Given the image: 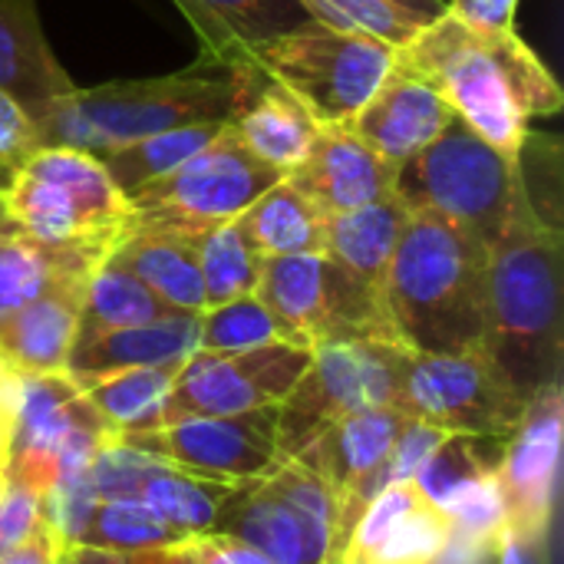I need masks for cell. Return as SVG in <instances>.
<instances>
[{
	"label": "cell",
	"instance_id": "f546056e",
	"mask_svg": "<svg viewBox=\"0 0 564 564\" xmlns=\"http://www.w3.org/2000/svg\"><path fill=\"white\" fill-rule=\"evenodd\" d=\"M169 314H175V307H169L159 294H152L132 271L106 258L86 281V297H83L76 334L139 327Z\"/></svg>",
	"mask_w": 564,
	"mask_h": 564
},
{
	"label": "cell",
	"instance_id": "4dcf8cb0",
	"mask_svg": "<svg viewBox=\"0 0 564 564\" xmlns=\"http://www.w3.org/2000/svg\"><path fill=\"white\" fill-rule=\"evenodd\" d=\"M221 129H225V122H198V126L165 129V132H155V135H145L132 145L116 149V152L102 155L99 162L109 172V178L116 182V188L129 198L142 185L178 169L202 145H208Z\"/></svg>",
	"mask_w": 564,
	"mask_h": 564
},
{
	"label": "cell",
	"instance_id": "5bb4252c",
	"mask_svg": "<svg viewBox=\"0 0 564 564\" xmlns=\"http://www.w3.org/2000/svg\"><path fill=\"white\" fill-rule=\"evenodd\" d=\"M122 446L192 476L241 482L271 473L278 459V406L235 416L178 420L159 430L119 433Z\"/></svg>",
	"mask_w": 564,
	"mask_h": 564
},
{
	"label": "cell",
	"instance_id": "ffe728a7",
	"mask_svg": "<svg viewBox=\"0 0 564 564\" xmlns=\"http://www.w3.org/2000/svg\"><path fill=\"white\" fill-rule=\"evenodd\" d=\"M205 43V59L254 69V53L301 26L317 23L301 0H175Z\"/></svg>",
	"mask_w": 564,
	"mask_h": 564
},
{
	"label": "cell",
	"instance_id": "7dc6e473",
	"mask_svg": "<svg viewBox=\"0 0 564 564\" xmlns=\"http://www.w3.org/2000/svg\"><path fill=\"white\" fill-rule=\"evenodd\" d=\"M7 175H10V169L0 165V192H3V185H7ZM0 221H3V208H0Z\"/></svg>",
	"mask_w": 564,
	"mask_h": 564
},
{
	"label": "cell",
	"instance_id": "836d02e7",
	"mask_svg": "<svg viewBox=\"0 0 564 564\" xmlns=\"http://www.w3.org/2000/svg\"><path fill=\"white\" fill-rule=\"evenodd\" d=\"M502 456H506V443L502 440L449 433L436 446V453L420 466L413 482L423 489L426 499H433L440 509H446L469 482L496 473Z\"/></svg>",
	"mask_w": 564,
	"mask_h": 564
},
{
	"label": "cell",
	"instance_id": "2e32d148",
	"mask_svg": "<svg viewBox=\"0 0 564 564\" xmlns=\"http://www.w3.org/2000/svg\"><path fill=\"white\" fill-rule=\"evenodd\" d=\"M453 542V519L413 479L383 486L357 519L340 564H436Z\"/></svg>",
	"mask_w": 564,
	"mask_h": 564
},
{
	"label": "cell",
	"instance_id": "7a4b0ae2",
	"mask_svg": "<svg viewBox=\"0 0 564 564\" xmlns=\"http://www.w3.org/2000/svg\"><path fill=\"white\" fill-rule=\"evenodd\" d=\"M261 79L264 73L258 66L228 69L202 59L185 73L159 79L73 89L30 119L33 139L36 145L79 149L102 159L165 129L228 122Z\"/></svg>",
	"mask_w": 564,
	"mask_h": 564
},
{
	"label": "cell",
	"instance_id": "cb8c5ba5",
	"mask_svg": "<svg viewBox=\"0 0 564 564\" xmlns=\"http://www.w3.org/2000/svg\"><path fill=\"white\" fill-rule=\"evenodd\" d=\"M228 126L254 159L281 169L284 175L304 159L321 129L314 112L271 76H264L251 89V96L228 119Z\"/></svg>",
	"mask_w": 564,
	"mask_h": 564
},
{
	"label": "cell",
	"instance_id": "f35d334b",
	"mask_svg": "<svg viewBox=\"0 0 564 564\" xmlns=\"http://www.w3.org/2000/svg\"><path fill=\"white\" fill-rule=\"evenodd\" d=\"M33 149H36V139H33L30 116L7 93H0V162L13 169Z\"/></svg>",
	"mask_w": 564,
	"mask_h": 564
},
{
	"label": "cell",
	"instance_id": "d590c367",
	"mask_svg": "<svg viewBox=\"0 0 564 564\" xmlns=\"http://www.w3.org/2000/svg\"><path fill=\"white\" fill-rule=\"evenodd\" d=\"M301 3L324 26L370 33L377 40H387L390 46H403L420 30L416 20L403 17L383 0H301Z\"/></svg>",
	"mask_w": 564,
	"mask_h": 564
},
{
	"label": "cell",
	"instance_id": "bcb514c9",
	"mask_svg": "<svg viewBox=\"0 0 564 564\" xmlns=\"http://www.w3.org/2000/svg\"><path fill=\"white\" fill-rule=\"evenodd\" d=\"M112 564H149V552H135V555H112Z\"/></svg>",
	"mask_w": 564,
	"mask_h": 564
},
{
	"label": "cell",
	"instance_id": "277c9868",
	"mask_svg": "<svg viewBox=\"0 0 564 564\" xmlns=\"http://www.w3.org/2000/svg\"><path fill=\"white\" fill-rule=\"evenodd\" d=\"M482 354L525 400L562 383V231L532 212L489 248Z\"/></svg>",
	"mask_w": 564,
	"mask_h": 564
},
{
	"label": "cell",
	"instance_id": "8d00e7d4",
	"mask_svg": "<svg viewBox=\"0 0 564 564\" xmlns=\"http://www.w3.org/2000/svg\"><path fill=\"white\" fill-rule=\"evenodd\" d=\"M155 459L122 446L119 440H112L109 446H102L93 463L86 466V479H89V489L96 499H126V496H135L145 473L152 469Z\"/></svg>",
	"mask_w": 564,
	"mask_h": 564
},
{
	"label": "cell",
	"instance_id": "83f0119b",
	"mask_svg": "<svg viewBox=\"0 0 564 564\" xmlns=\"http://www.w3.org/2000/svg\"><path fill=\"white\" fill-rule=\"evenodd\" d=\"M195 248H198V268L205 284V311L258 291L264 254L248 238L241 218L215 221L195 231Z\"/></svg>",
	"mask_w": 564,
	"mask_h": 564
},
{
	"label": "cell",
	"instance_id": "ab89813d",
	"mask_svg": "<svg viewBox=\"0 0 564 564\" xmlns=\"http://www.w3.org/2000/svg\"><path fill=\"white\" fill-rule=\"evenodd\" d=\"M185 549L192 552L195 564H274L258 549L225 535H192Z\"/></svg>",
	"mask_w": 564,
	"mask_h": 564
},
{
	"label": "cell",
	"instance_id": "60d3db41",
	"mask_svg": "<svg viewBox=\"0 0 564 564\" xmlns=\"http://www.w3.org/2000/svg\"><path fill=\"white\" fill-rule=\"evenodd\" d=\"M446 10H449L456 20L469 23V26H482V30H512L519 0H446Z\"/></svg>",
	"mask_w": 564,
	"mask_h": 564
},
{
	"label": "cell",
	"instance_id": "d4e9b609",
	"mask_svg": "<svg viewBox=\"0 0 564 564\" xmlns=\"http://www.w3.org/2000/svg\"><path fill=\"white\" fill-rule=\"evenodd\" d=\"M410 208L390 195L373 205L327 215L324 218V254H330L337 264L354 271L360 281L383 291L387 268L393 261V251L400 245V235L410 221Z\"/></svg>",
	"mask_w": 564,
	"mask_h": 564
},
{
	"label": "cell",
	"instance_id": "ba28073f",
	"mask_svg": "<svg viewBox=\"0 0 564 564\" xmlns=\"http://www.w3.org/2000/svg\"><path fill=\"white\" fill-rule=\"evenodd\" d=\"M410 354L400 340H337L314 347L311 367L278 403V459H294L350 413L377 406L403 410Z\"/></svg>",
	"mask_w": 564,
	"mask_h": 564
},
{
	"label": "cell",
	"instance_id": "ac0fdd59",
	"mask_svg": "<svg viewBox=\"0 0 564 564\" xmlns=\"http://www.w3.org/2000/svg\"><path fill=\"white\" fill-rule=\"evenodd\" d=\"M453 119L456 112L446 106V99L393 59L390 73L357 109L347 129L380 159L403 165L423 145H430Z\"/></svg>",
	"mask_w": 564,
	"mask_h": 564
},
{
	"label": "cell",
	"instance_id": "74e56055",
	"mask_svg": "<svg viewBox=\"0 0 564 564\" xmlns=\"http://www.w3.org/2000/svg\"><path fill=\"white\" fill-rule=\"evenodd\" d=\"M46 525V496L7 479L0 489V555Z\"/></svg>",
	"mask_w": 564,
	"mask_h": 564
},
{
	"label": "cell",
	"instance_id": "8fae6325",
	"mask_svg": "<svg viewBox=\"0 0 564 564\" xmlns=\"http://www.w3.org/2000/svg\"><path fill=\"white\" fill-rule=\"evenodd\" d=\"M281 178L284 172L254 159L225 122V129L192 159L129 195L132 225L195 235L215 221L238 218Z\"/></svg>",
	"mask_w": 564,
	"mask_h": 564
},
{
	"label": "cell",
	"instance_id": "3957f363",
	"mask_svg": "<svg viewBox=\"0 0 564 564\" xmlns=\"http://www.w3.org/2000/svg\"><path fill=\"white\" fill-rule=\"evenodd\" d=\"M397 340L413 354H473L489 330V248L466 231L410 215L383 281Z\"/></svg>",
	"mask_w": 564,
	"mask_h": 564
},
{
	"label": "cell",
	"instance_id": "9a60e30c",
	"mask_svg": "<svg viewBox=\"0 0 564 564\" xmlns=\"http://www.w3.org/2000/svg\"><path fill=\"white\" fill-rule=\"evenodd\" d=\"M562 383H555L529 403L519 433L506 443L496 473L506 532L545 535L562 456Z\"/></svg>",
	"mask_w": 564,
	"mask_h": 564
},
{
	"label": "cell",
	"instance_id": "5b68a950",
	"mask_svg": "<svg viewBox=\"0 0 564 564\" xmlns=\"http://www.w3.org/2000/svg\"><path fill=\"white\" fill-rule=\"evenodd\" d=\"M3 221L30 241L106 261L132 221L129 198L102 162L79 149L36 145L23 155L0 192Z\"/></svg>",
	"mask_w": 564,
	"mask_h": 564
},
{
	"label": "cell",
	"instance_id": "e0dca14e",
	"mask_svg": "<svg viewBox=\"0 0 564 564\" xmlns=\"http://www.w3.org/2000/svg\"><path fill=\"white\" fill-rule=\"evenodd\" d=\"M324 218L393 195L397 165L364 145L347 122L321 126L304 159L284 175Z\"/></svg>",
	"mask_w": 564,
	"mask_h": 564
},
{
	"label": "cell",
	"instance_id": "f1b7e54d",
	"mask_svg": "<svg viewBox=\"0 0 564 564\" xmlns=\"http://www.w3.org/2000/svg\"><path fill=\"white\" fill-rule=\"evenodd\" d=\"M182 364L175 367H135V370H119L109 373L96 383H89L83 393L89 406L102 416V423L119 436V433H139V430H155L162 403L178 377Z\"/></svg>",
	"mask_w": 564,
	"mask_h": 564
},
{
	"label": "cell",
	"instance_id": "7bdbcfd3",
	"mask_svg": "<svg viewBox=\"0 0 564 564\" xmlns=\"http://www.w3.org/2000/svg\"><path fill=\"white\" fill-rule=\"evenodd\" d=\"M50 564H112V552H99L76 542H56L53 539V562Z\"/></svg>",
	"mask_w": 564,
	"mask_h": 564
},
{
	"label": "cell",
	"instance_id": "e575fe53",
	"mask_svg": "<svg viewBox=\"0 0 564 564\" xmlns=\"http://www.w3.org/2000/svg\"><path fill=\"white\" fill-rule=\"evenodd\" d=\"M264 344H297V334L274 317L258 294L218 304L202 311V334H198V350L212 354H235V350H251Z\"/></svg>",
	"mask_w": 564,
	"mask_h": 564
},
{
	"label": "cell",
	"instance_id": "7402d4cb",
	"mask_svg": "<svg viewBox=\"0 0 564 564\" xmlns=\"http://www.w3.org/2000/svg\"><path fill=\"white\" fill-rule=\"evenodd\" d=\"M73 89V79L56 63L40 30L33 0H0V93L36 119Z\"/></svg>",
	"mask_w": 564,
	"mask_h": 564
},
{
	"label": "cell",
	"instance_id": "30bf717a",
	"mask_svg": "<svg viewBox=\"0 0 564 564\" xmlns=\"http://www.w3.org/2000/svg\"><path fill=\"white\" fill-rule=\"evenodd\" d=\"M254 294L311 350L337 340H397L383 291L330 254L264 258Z\"/></svg>",
	"mask_w": 564,
	"mask_h": 564
},
{
	"label": "cell",
	"instance_id": "4fadbf2b",
	"mask_svg": "<svg viewBox=\"0 0 564 564\" xmlns=\"http://www.w3.org/2000/svg\"><path fill=\"white\" fill-rule=\"evenodd\" d=\"M314 350L297 344H264L235 354L195 350L159 413V426L198 416H235L278 406L311 367ZM155 426V430H159Z\"/></svg>",
	"mask_w": 564,
	"mask_h": 564
},
{
	"label": "cell",
	"instance_id": "603a6c76",
	"mask_svg": "<svg viewBox=\"0 0 564 564\" xmlns=\"http://www.w3.org/2000/svg\"><path fill=\"white\" fill-rule=\"evenodd\" d=\"M109 258L126 271H132L169 307L192 311V314L205 311V284H202L195 235L129 221V231L122 235V241L112 248Z\"/></svg>",
	"mask_w": 564,
	"mask_h": 564
},
{
	"label": "cell",
	"instance_id": "9c48e42d",
	"mask_svg": "<svg viewBox=\"0 0 564 564\" xmlns=\"http://www.w3.org/2000/svg\"><path fill=\"white\" fill-rule=\"evenodd\" d=\"M397 46L357 30L301 26L264 43L254 66L288 86L321 126L350 122L393 66Z\"/></svg>",
	"mask_w": 564,
	"mask_h": 564
},
{
	"label": "cell",
	"instance_id": "ee69618b",
	"mask_svg": "<svg viewBox=\"0 0 564 564\" xmlns=\"http://www.w3.org/2000/svg\"><path fill=\"white\" fill-rule=\"evenodd\" d=\"M383 3L400 10L403 17L416 20L420 26H426V23H433V20H440L446 13V0H383Z\"/></svg>",
	"mask_w": 564,
	"mask_h": 564
},
{
	"label": "cell",
	"instance_id": "f6af8a7d",
	"mask_svg": "<svg viewBox=\"0 0 564 564\" xmlns=\"http://www.w3.org/2000/svg\"><path fill=\"white\" fill-rule=\"evenodd\" d=\"M185 542H188V539H185ZM185 542H182V545H172V549H155V552H149V564H195L192 552L185 549Z\"/></svg>",
	"mask_w": 564,
	"mask_h": 564
},
{
	"label": "cell",
	"instance_id": "6da1fadb",
	"mask_svg": "<svg viewBox=\"0 0 564 564\" xmlns=\"http://www.w3.org/2000/svg\"><path fill=\"white\" fill-rule=\"evenodd\" d=\"M393 59L506 155H519L532 119L555 116L564 102L558 79L516 30L469 26L449 10L397 46Z\"/></svg>",
	"mask_w": 564,
	"mask_h": 564
},
{
	"label": "cell",
	"instance_id": "52a82bcc",
	"mask_svg": "<svg viewBox=\"0 0 564 564\" xmlns=\"http://www.w3.org/2000/svg\"><path fill=\"white\" fill-rule=\"evenodd\" d=\"M340 502L301 459L264 476L231 482L205 535H225L268 555L274 564H330Z\"/></svg>",
	"mask_w": 564,
	"mask_h": 564
},
{
	"label": "cell",
	"instance_id": "d6986e66",
	"mask_svg": "<svg viewBox=\"0 0 564 564\" xmlns=\"http://www.w3.org/2000/svg\"><path fill=\"white\" fill-rule=\"evenodd\" d=\"M198 334H202V314L192 311H175L169 317L139 327L76 334L63 373L79 390H86L89 383L119 370L175 367L198 350Z\"/></svg>",
	"mask_w": 564,
	"mask_h": 564
},
{
	"label": "cell",
	"instance_id": "4316f807",
	"mask_svg": "<svg viewBox=\"0 0 564 564\" xmlns=\"http://www.w3.org/2000/svg\"><path fill=\"white\" fill-rule=\"evenodd\" d=\"M102 261L83 258V254H66L43 248L0 221V321L43 294L50 284L59 278L73 274H93Z\"/></svg>",
	"mask_w": 564,
	"mask_h": 564
},
{
	"label": "cell",
	"instance_id": "484cf974",
	"mask_svg": "<svg viewBox=\"0 0 564 564\" xmlns=\"http://www.w3.org/2000/svg\"><path fill=\"white\" fill-rule=\"evenodd\" d=\"M238 218L264 258L324 254V215L288 178L258 195Z\"/></svg>",
	"mask_w": 564,
	"mask_h": 564
},
{
	"label": "cell",
	"instance_id": "7c38bea8",
	"mask_svg": "<svg viewBox=\"0 0 564 564\" xmlns=\"http://www.w3.org/2000/svg\"><path fill=\"white\" fill-rule=\"evenodd\" d=\"M529 403L512 390L482 350L473 354H410L403 413L443 433L486 436L509 443Z\"/></svg>",
	"mask_w": 564,
	"mask_h": 564
},
{
	"label": "cell",
	"instance_id": "1f68e13d",
	"mask_svg": "<svg viewBox=\"0 0 564 564\" xmlns=\"http://www.w3.org/2000/svg\"><path fill=\"white\" fill-rule=\"evenodd\" d=\"M185 539L192 535L169 525L139 496H126V499H99L76 545H89L112 555H135V552L172 549L182 545Z\"/></svg>",
	"mask_w": 564,
	"mask_h": 564
},
{
	"label": "cell",
	"instance_id": "b9f144b4",
	"mask_svg": "<svg viewBox=\"0 0 564 564\" xmlns=\"http://www.w3.org/2000/svg\"><path fill=\"white\" fill-rule=\"evenodd\" d=\"M53 562V532L50 525L36 529L30 539L13 545L10 552L0 555V564H50Z\"/></svg>",
	"mask_w": 564,
	"mask_h": 564
},
{
	"label": "cell",
	"instance_id": "d6a6232c",
	"mask_svg": "<svg viewBox=\"0 0 564 564\" xmlns=\"http://www.w3.org/2000/svg\"><path fill=\"white\" fill-rule=\"evenodd\" d=\"M228 489H231V482H218V479L182 473L165 463H152V469L145 473L135 496L155 516H162L169 525L182 529L185 535H205L212 529L218 502L225 499Z\"/></svg>",
	"mask_w": 564,
	"mask_h": 564
},
{
	"label": "cell",
	"instance_id": "44dd1931",
	"mask_svg": "<svg viewBox=\"0 0 564 564\" xmlns=\"http://www.w3.org/2000/svg\"><path fill=\"white\" fill-rule=\"evenodd\" d=\"M89 274L59 278L0 321V364L23 373H63L76 340Z\"/></svg>",
	"mask_w": 564,
	"mask_h": 564
},
{
	"label": "cell",
	"instance_id": "8992f818",
	"mask_svg": "<svg viewBox=\"0 0 564 564\" xmlns=\"http://www.w3.org/2000/svg\"><path fill=\"white\" fill-rule=\"evenodd\" d=\"M393 195L492 248L529 208L519 155H506L459 116L413 159L397 165Z\"/></svg>",
	"mask_w": 564,
	"mask_h": 564
},
{
	"label": "cell",
	"instance_id": "c3c4849f",
	"mask_svg": "<svg viewBox=\"0 0 564 564\" xmlns=\"http://www.w3.org/2000/svg\"><path fill=\"white\" fill-rule=\"evenodd\" d=\"M0 165H3V162H0Z\"/></svg>",
	"mask_w": 564,
	"mask_h": 564
}]
</instances>
